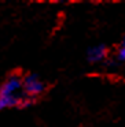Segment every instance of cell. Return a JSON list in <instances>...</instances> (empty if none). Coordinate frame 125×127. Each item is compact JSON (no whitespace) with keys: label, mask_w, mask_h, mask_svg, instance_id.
Wrapping results in <instances>:
<instances>
[{"label":"cell","mask_w":125,"mask_h":127,"mask_svg":"<svg viewBox=\"0 0 125 127\" xmlns=\"http://www.w3.org/2000/svg\"><path fill=\"white\" fill-rule=\"evenodd\" d=\"M23 75L22 70H14L10 72L7 79L0 88V109L6 107L23 108L32 104V100L28 98L23 90Z\"/></svg>","instance_id":"obj_1"},{"label":"cell","mask_w":125,"mask_h":127,"mask_svg":"<svg viewBox=\"0 0 125 127\" xmlns=\"http://www.w3.org/2000/svg\"><path fill=\"white\" fill-rule=\"evenodd\" d=\"M120 56H121V59H125V44H124V47L121 48V52H120Z\"/></svg>","instance_id":"obj_3"},{"label":"cell","mask_w":125,"mask_h":127,"mask_svg":"<svg viewBox=\"0 0 125 127\" xmlns=\"http://www.w3.org/2000/svg\"><path fill=\"white\" fill-rule=\"evenodd\" d=\"M47 89L48 86L33 75L28 74L23 78V90H25V94L28 96V98L32 100V102L39 100L47 92Z\"/></svg>","instance_id":"obj_2"}]
</instances>
